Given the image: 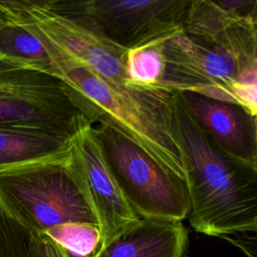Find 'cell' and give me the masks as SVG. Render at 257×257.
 Returning a JSON list of instances; mask_svg holds the SVG:
<instances>
[{"label":"cell","mask_w":257,"mask_h":257,"mask_svg":"<svg viewBox=\"0 0 257 257\" xmlns=\"http://www.w3.org/2000/svg\"><path fill=\"white\" fill-rule=\"evenodd\" d=\"M256 16L244 0H191L183 26L163 40L160 88L232 102V88L257 63Z\"/></svg>","instance_id":"6da1fadb"},{"label":"cell","mask_w":257,"mask_h":257,"mask_svg":"<svg viewBox=\"0 0 257 257\" xmlns=\"http://www.w3.org/2000/svg\"><path fill=\"white\" fill-rule=\"evenodd\" d=\"M170 125L186 169L192 228L221 238L256 232L257 165L222 151L195 121L178 91L170 99Z\"/></svg>","instance_id":"7a4b0ae2"},{"label":"cell","mask_w":257,"mask_h":257,"mask_svg":"<svg viewBox=\"0 0 257 257\" xmlns=\"http://www.w3.org/2000/svg\"><path fill=\"white\" fill-rule=\"evenodd\" d=\"M33 34L48 50L56 66V78L91 124L114 128L186 182L185 165L170 125L173 91L114 84L43 36Z\"/></svg>","instance_id":"3957f363"},{"label":"cell","mask_w":257,"mask_h":257,"mask_svg":"<svg viewBox=\"0 0 257 257\" xmlns=\"http://www.w3.org/2000/svg\"><path fill=\"white\" fill-rule=\"evenodd\" d=\"M71 158L1 173L0 204L33 233L69 222L98 226Z\"/></svg>","instance_id":"277c9868"},{"label":"cell","mask_w":257,"mask_h":257,"mask_svg":"<svg viewBox=\"0 0 257 257\" xmlns=\"http://www.w3.org/2000/svg\"><path fill=\"white\" fill-rule=\"evenodd\" d=\"M94 136L120 191L140 218L180 221L189 216L187 183L163 168L114 128L93 125Z\"/></svg>","instance_id":"5b68a950"},{"label":"cell","mask_w":257,"mask_h":257,"mask_svg":"<svg viewBox=\"0 0 257 257\" xmlns=\"http://www.w3.org/2000/svg\"><path fill=\"white\" fill-rule=\"evenodd\" d=\"M6 18L37 33L106 80L134 86L126 72L127 49L116 44L85 20L60 14L49 0H0Z\"/></svg>","instance_id":"8992f818"},{"label":"cell","mask_w":257,"mask_h":257,"mask_svg":"<svg viewBox=\"0 0 257 257\" xmlns=\"http://www.w3.org/2000/svg\"><path fill=\"white\" fill-rule=\"evenodd\" d=\"M88 123L58 78L0 57V126L28 127L74 138Z\"/></svg>","instance_id":"52a82bcc"},{"label":"cell","mask_w":257,"mask_h":257,"mask_svg":"<svg viewBox=\"0 0 257 257\" xmlns=\"http://www.w3.org/2000/svg\"><path fill=\"white\" fill-rule=\"evenodd\" d=\"M56 12L82 19L133 49L180 30L191 0H49Z\"/></svg>","instance_id":"ba28073f"},{"label":"cell","mask_w":257,"mask_h":257,"mask_svg":"<svg viewBox=\"0 0 257 257\" xmlns=\"http://www.w3.org/2000/svg\"><path fill=\"white\" fill-rule=\"evenodd\" d=\"M72 165L91 206L101 234L100 245L107 244L141 218L120 191L93 133L86 124L73 138Z\"/></svg>","instance_id":"9c48e42d"},{"label":"cell","mask_w":257,"mask_h":257,"mask_svg":"<svg viewBox=\"0 0 257 257\" xmlns=\"http://www.w3.org/2000/svg\"><path fill=\"white\" fill-rule=\"evenodd\" d=\"M179 94L201 130L222 151L239 161L257 165L253 114L237 103L192 91Z\"/></svg>","instance_id":"30bf717a"},{"label":"cell","mask_w":257,"mask_h":257,"mask_svg":"<svg viewBox=\"0 0 257 257\" xmlns=\"http://www.w3.org/2000/svg\"><path fill=\"white\" fill-rule=\"evenodd\" d=\"M187 245L182 222L141 218L90 257H184Z\"/></svg>","instance_id":"8fae6325"},{"label":"cell","mask_w":257,"mask_h":257,"mask_svg":"<svg viewBox=\"0 0 257 257\" xmlns=\"http://www.w3.org/2000/svg\"><path fill=\"white\" fill-rule=\"evenodd\" d=\"M73 148V138L28 127L0 126V174L33 164L67 160Z\"/></svg>","instance_id":"7c38bea8"},{"label":"cell","mask_w":257,"mask_h":257,"mask_svg":"<svg viewBox=\"0 0 257 257\" xmlns=\"http://www.w3.org/2000/svg\"><path fill=\"white\" fill-rule=\"evenodd\" d=\"M0 57L19 67L56 77V66L42 41L9 20L0 28Z\"/></svg>","instance_id":"4fadbf2b"},{"label":"cell","mask_w":257,"mask_h":257,"mask_svg":"<svg viewBox=\"0 0 257 257\" xmlns=\"http://www.w3.org/2000/svg\"><path fill=\"white\" fill-rule=\"evenodd\" d=\"M164 38L127 50L126 72L134 86L160 88L164 73Z\"/></svg>","instance_id":"5bb4252c"},{"label":"cell","mask_w":257,"mask_h":257,"mask_svg":"<svg viewBox=\"0 0 257 257\" xmlns=\"http://www.w3.org/2000/svg\"><path fill=\"white\" fill-rule=\"evenodd\" d=\"M43 233L66 249L70 255L78 257H90L101 242L99 227L88 223H63Z\"/></svg>","instance_id":"9a60e30c"},{"label":"cell","mask_w":257,"mask_h":257,"mask_svg":"<svg viewBox=\"0 0 257 257\" xmlns=\"http://www.w3.org/2000/svg\"><path fill=\"white\" fill-rule=\"evenodd\" d=\"M32 232L0 204V257H28Z\"/></svg>","instance_id":"2e32d148"},{"label":"cell","mask_w":257,"mask_h":257,"mask_svg":"<svg viewBox=\"0 0 257 257\" xmlns=\"http://www.w3.org/2000/svg\"><path fill=\"white\" fill-rule=\"evenodd\" d=\"M232 102L257 115V63L249 67L233 86Z\"/></svg>","instance_id":"e0dca14e"},{"label":"cell","mask_w":257,"mask_h":257,"mask_svg":"<svg viewBox=\"0 0 257 257\" xmlns=\"http://www.w3.org/2000/svg\"><path fill=\"white\" fill-rule=\"evenodd\" d=\"M28 257H71V255L46 234L32 232Z\"/></svg>","instance_id":"ac0fdd59"},{"label":"cell","mask_w":257,"mask_h":257,"mask_svg":"<svg viewBox=\"0 0 257 257\" xmlns=\"http://www.w3.org/2000/svg\"><path fill=\"white\" fill-rule=\"evenodd\" d=\"M222 238L230 242L232 245L238 247L248 257H257V231L254 232V235L237 234Z\"/></svg>","instance_id":"d6986e66"},{"label":"cell","mask_w":257,"mask_h":257,"mask_svg":"<svg viewBox=\"0 0 257 257\" xmlns=\"http://www.w3.org/2000/svg\"><path fill=\"white\" fill-rule=\"evenodd\" d=\"M7 23H8V20H7L6 16H5V14L0 10V28H2Z\"/></svg>","instance_id":"ffe728a7"},{"label":"cell","mask_w":257,"mask_h":257,"mask_svg":"<svg viewBox=\"0 0 257 257\" xmlns=\"http://www.w3.org/2000/svg\"><path fill=\"white\" fill-rule=\"evenodd\" d=\"M254 118H255V140H256V156H257V115H255Z\"/></svg>","instance_id":"44dd1931"},{"label":"cell","mask_w":257,"mask_h":257,"mask_svg":"<svg viewBox=\"0 0 257 257\" xmlns=\"http://www.w3.org/2000/svg\"><path fill=\"white\" fill-rule=\"evenodd\" d=\"M256 56H257V16H256Z\"/></svg>","instance_id":"7402d4cb"}]
</instances>
